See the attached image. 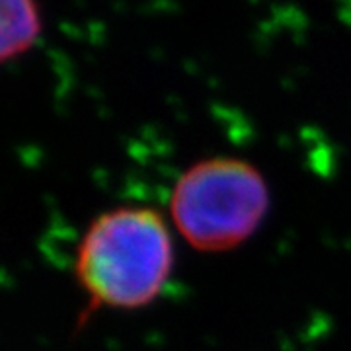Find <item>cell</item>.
<instances>
[{
  "label": "cell",
  "instance_id": "3",
  "mask_svg": "<svg viewBox=\"0 0 351 351\" xmlns=\"http://www.w3.org/2000/svg\"><path fill=\"white\" fill-rule=\"evenodd\" d=\"M43 14L34 0H0V63L32 51L43 36Z\"/></svg>",
  "mask_w": 351,
  "mask_h": 351
},
{
  "label": "cell",
  "instance_id": "2",
  "mask_svg": "<svg viewBox=\"0 0 351 351\" xmlns=\"http://www.w3.org/2000/svg\"><path fill=\"white\" fill-rule=\"evenodd\" d=\"M271 207L263 172L250 160L205 156L178 176L170 191V223L201 254L237 250L260 230Z\"/></svg>",
  "mask_w": 351,
  "mask_h": 351
},
{
  "label": "cell",
  "instance_id": "1",
  "mask_svg": "<svg viewBox=\"0 0 351 351\" xmlns=\"http://www.w3.org/2000/svg\"><path fill=\"white\" fill-rule=\"evenodd\" d=\"M176 265L172 225L147 205H117L96 215L75 252L76 285L86 314L141 311L162 297Z\"/></svg>",
  "mask_w": 351,
  "mask_h": 351
}]
</instances>
